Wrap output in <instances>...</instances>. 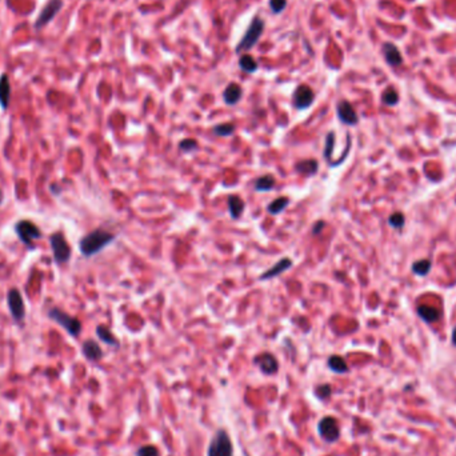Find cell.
Segmentation results:
<instances>
[{"label":"cell","mask_w":456,"mask_h":456,"mask_svg":"<svg viewBox=\"0 0 456 456\" xmlns=\"http://www.w3.org/2000/svg\"><path fill=\"white\" fill-rule=\"evenodd\" d=\"M115 240V235L106 230L97 228L92 232L87 233L79 242V250L82 255L86 257H91L104 250L108 244Z\"/></svg>","instance_id":"1"},{"label":"cell","mask_w":456,"mask_h":456,"mask_svg":"<svg viewBox=\"0 0 456 456\" xmlns=\"http://www.w3.org/2000/svg\"><path fill=\"white\" fill-rule=\"evenodd\" d=\"M263 31L264 20L260 19V17H255L251 22L250 27L247 28L244 36L242 37V40H240L239 44L236 46V52H246V51L252 50L253 47L257 44V42H259L260 36L263 35Z\"/></svg>","instance_id":"2"},{"label":"cell","mask_w":456,"mask_h":456,"mask_svg":"<svg viewBox=\"0 0 456 456\" xmlns=\"http://www.w3.org/2000/svg\"><path fill=\"white\" fill-rule=\"evenodd\" d=\"M207 456H233L232 440L226 430H217L211 440Z\"/></svg>","instance_id":"3"},{"label":"cell","mask_w":456,"mask_h":456,"mask_svg":"<svg viewBox=\"0 0 456 456\" xmlns=\"http://www.w3.org/2000/svg\"><path fill=\"white\" fill-rule=\"evenodd\" d=\"M15 233L17 235L20 242L26 244L27 247H30V248H33L35 247L33 243L42 237V231L31 220H19L15 224Z\"/></svg>","instance_id":"4"},{"label":"cell","mask_w":456,"mask_h":456,"mask_svg":"<svg viewBox=\"0 0 456 456\" xmlns=\"http://www.w3.org/2000/svg\"><path fill=\"white\" fill-rule=\"evenodd\" d=\"M48 316H50V319L55 320L59 326L63 327L71 336H77L82 332V323H80V320L71 316V315H68V313L64 312L60 308H51L48 311Z\"/></svg>","instance_id":"5"},{"label":"cell","mask_w":456,"mask_h":456,"mask_svg":"<svg viewBox=\"0 0 456 456\" xmlns=\"http://www.w3.org/2000/svg\"><path fill=\"white\" fill-rule=\"evenodd\" d=\"M51 248L53 252V259L59 264L67 263L71 257V247L67 243L66 237L62 232H55L50 236Z\"/></svg>","instance_id":"6"},{"label":"cell","mask_w":456,"mask_h":456,"mask_svg":"<svg viewBox=\"0 0 456 456\" xmlns=\"http://www.w3.org/2000/svg\"><path fill=\"white\" fill-rule=\"evenodd\" d=\"M318 432L327 443H335L340 438V427L338 420L332 417H324L318 423Z\"/></svg>","instance_id":"7"},{"label":"cell","mask_w":456,"mask_h":456,"mask_svg":"<svg viewBox=\"0 0 456 456\" xmlns=\"http://www.w3.org/2000/svg\"><path fill=\"white\" fill-rule=\"evenodd\" d=\"M7 303H8V308H10L12 319L17 323L23 322L24 316H26V306H24L23 296H22V293L17 288H12V290L8 291Z\"/></svg>","instance_id":"8"},{"label":"cell","mask_w":456,"mask_h":456,"mask_svg":"<svg viewBox=\"0 0 456 456\" xmlns=\"http://www.w3.org/2000/svg\"><path fill=\"white\" fill-rule=\"evenodd\" d=\"M315 100V93L311 90V87L302 84L295 90L292 95V103L296 110H307L312 106Z\"/></svg>","instance_id":"9"},{"label":"cell","mask_w":456,"mask_h":456,"mask_svg":"<svg viewBox=\"0 0 456 456\" xmlns=\"http://www.w3.org/2000/svg\"><path fill=\"white\" fill-rule=\"evenodd\" d=\"M336 112L340 122L347 124V126H356L358 122H359L356 111H355L352 104L350 102H347V100H340L336 106Z\"/></svg>","instance_id":"10"},{"label":"cell","mask_w":456,"mask_h":456,"mask_svg":"<svg viewBox=\"0 0 456 456\" xmlns=\"http://www.w3.org/2000/svg\"><path fill=\"white\" fill-rule=\"evenodd\" d=\"M62 6H63V2H62V0H50V2L47 3V6L43 8V11H42V13L39 15V17H37L35 27H36V28H40V27L47 26V24L50 23L51 20L59 13Z\"/></svg>","instance_id":"11"},{"label":"cell","mask_w":456,"mask_h":456,"mask_svg":"<svg viewBox=\"0 0 456 456\" xmlns=\"http://www.w3.org/2000/svg\"><path fill=\"white\" fill-rule=\"evenodd\" d=\"M253 362H255V364L259 367L260 371L263 373H266V375H273V373H276L277 370H279L277 359L270 352L259 353V355L255 358Z\"/></svg>","instance_id":"12"},{"label":"cell","mask_w":456,"mask_h":456,"mask_svg":"<svg viewBox=\"0 0 456 456\" xmlns=\"http://www.w3.org/2000/svg\"><path fill=\"white\" fill-rule=\"evenodd\" d=\"M292 264H293L292 260H291L290 257H282V259L277 260L276 263L273 264L271 268H268L266 272L262 273V275L259 276V279L260 280H268V279H272V277L279 276V275H282L283 272H286L288 268H291V267H292Z\"/></svg>","instance_id":"13"},{"label":"cell","mask_w":456,"mask_h":456,"mask_svg":"<svg viewBox=\"0 0 456 456\" xmlns=\"http://www.w3.org/2000/svg\"><path fill=\"white\" fill-rule=\"evenodd\" d=\"M82 351H83V355L91 362H97L103 358V351L100 348L99 344L92 339L86 340L82 347Z\"/></svg>","instance_id":"14"},{"label":"cell","mask_w":456,"mask_h":456,"mask_svg":"<svg viewBox=\"0 0 456 456\" xmlns=\"http://www.w3.org/2000/svg\"><path fill=\"white\" fill-rule=\"evenodd\" d=\"M242 95H243V90L242 87L237 83H231L226 87V90L223 92V99L226 102V104L228 106H235V104L239 103V100L242 99Z\"/></svg>","instance_id":"15"},{"label":"cell","mask_w":456,"mask_h":456,"mask_svg":"<svg viewBox=\"0 0 456 456\" xmlns=\"http://www.w3.org/2000/svg\"><path fill=\"white\" fill-rule=\"evenodd\" d=\"M383 53L384 57H386V62L390 64V66L398 67L403 63V57L400 55L398 47L393 46L392 43H384Z\"/></svg>","instance_id":"16"},{"label":"cell","mask_w":456,"mask_h":456,"mask_svg":"<svg viewBox=\"0 0 456 456\" xmlns=\"http://www.w3.org/2000/svg\"><path fill=\"white\" fill-rule=\"evenodd\" d=\"M295 170L296 172H299L300 175H304V176H312L319 171V162L316 159H306L298 162L296 166H295Z\"/></svg>","instance_id":"17"},{"label":"cell","mask_w":456,"mask_h":456,"mask_svg":"<svg viewBox=\"0 0 456 456\" xmlns=\"http://www.w3.org/2000/svg\"><path fill=\"white\" fill-rule=\"evenodd\" d=\"M244 208H246V204H244V200L242 199L237 195H230L228 196V211H230V215L233 220L239 219L244 212Z\"/></svg>","instance_id":"18"},{"label":"cell","mask_w":456,"mask_h":456,"mask_svg":"<svg viewBox=\"0 0 456 456\" xmlns=\"http://www.w3.org/2000/svg\"><path fill=\"white\" fill-rule=\"evenodd\" d=\"M418 315L422 320H424L426 323H435L440 319V311L438 308L432 306H428V304H423V306L418 307Z\"/></svg>","instance_id":"19"},{"label":"cell","mask_w":456,"mask_h":456,"mask_svg":"<svg viewBox=\"0 0 456 456\" xmlns=\"http://www.w3.org/2000/svg\"><path fill=\"white\" fill-rule=\"evenodd\" d=\"M275 184H276L275 177L272 175H270V173H266L264 176H260L255 180L253 188L257 192H268V191H271L275 187Z\"/></svg>","instance_id":"20"},{"label":"cell","mask_w":456,"mask_h":456,"mask_svg":"<svg viewBox=\"0 0 456 456\" xmlns=\"http://www.w3.org/2000/svg\"><path fill=\"white\" fill-rule=\"evenodd\" d=\"M10 96H11V87L10 82H8V77L6 75H2L0 77V107L6 110L8 104H10Z\"/></svg>","instance_id":"21"},{"label":"cell","mask_w":456,"mask_h":456,"mask_svg":"<svg viewBox=\"0 0 456 456\" xmlns=\"http://www.w3.org/2000/svg\"><path fill=\"white\" fill-rule=\"evenodd\" d=\"M328 368L335 373H347L350 371L348 364L340 355H332L328 359Z\"/></svg>","instance_id":"22"},{"label":"cell","mask_w":456,"mask_h":456,"mask_svg":"<svg viewBox=\"0 0 456 456\" xmlns=\"http://www.w3.org/2000/svg\"><path fill=\"white\" fill-rule=\"evenodd\" d=\"M288 204H290V199H288V197L284 196L276 197V199L272 200V202L267 206V211H268V213H271V215L275 216V215H279L280 212H283L287 207H288Z\"/></svg>","instance_id":"23"},{"label":"cell","mask_w":456,"mask_h":456,"mask_svg":"<svg viewBox=\"0 0 456 456\" xmlns=\"http://www.w3.org/2000/svg\"><path fill=\"white\" fill-rule=\"evenodd\" d=\"M96 335L103 343L108 344V346H113V347H117L119 346V342L115 336H113V333L111 332L107 327L104 326H97L96 327Z\"/></svg>","instance_id":"24"},{"label":"cell","mask_w":456,"mask_h":456,"mask_svg":"<svg viewBox=\"0 0 456 456\" xmlns=\"http://www.w3.org/2000/svg\"><path fill=\"white\" fill-rule=\"evenodd\" d=\"M431 268H432V263H431V260L428 259L418 260V262H415V263L412 264V267H411L412 272L415 273V275H418V276H426V275H428Z\"/></svg>","instance_id":"25"},{"label":"cell","mask_w":456,"mask_h":456,"mask_svg":"<svg viewBox=\"0 0 456 456\" xmlns=\"http://www.w3.org/2000/svg\"><path fill=\"white\" fill-rule=\"evenodd\" d=\"M239 67L244 72H248V73H253L257 71V63L256 60L253 59V56L251 55H243V56L239 59Z\"/></svg>","instance_id":"26"},{"label":"cell","mask_w":456,"mask_h":456,"mask_svg":"<svg viewBox=\"0 0 456 456\" xmlns=\"http://www.w3.org/2000/svg\"><path fill=\"white\" fill-rule=\"evenodd\" d=\"M235 124L232 123H223V124H217L212 128V132L217 136H222V137H226V136H230L235 132Z\"/></svg>","instance_id":"27"},{"label":"cell","mask_w":456,"mask_h":456,"mask_svg":"<svg viewBox=\"0 0 456 456\" xmlns=\"http://www.w3.org/2000/svg\"><path fill=\"white\" fill-rule=\"evenodd\" d=\"M382 102H383L386 106H395L399 102V95L393 88H388L383 92V96H382Z\"/></svg>","instance_id":"28"},{"label":"cell","mask_w":456,"mask_h":456,"mask_svg":"<svg viewBox=\"0 0 456 456\" xmlns=\"http://www.w3.org/2000/svg\"><path fill=\"white\" fill-rule=\"evenodd\" d=\"M404 223H406V217L402 212H393L390 217H388V224L393 228H396V230H400V228H403Z\"/></svg>","instance_id":"29"},{"label":"cell","mask_w":456,"mask_h":456,"mask_svg":"<svg viewBox=\"0 0 456 456\" xmlns=\"http://www.w3.org/2000/svg\"><path fill=\"white\" fill-rule=\"evenodd\" d=\"M332 393V387L330 384H320L315 388V396L320 400H327Z\"/></svg>","instance_id":"30"},{"label":"cell","mask_w":456,"mask_h":456,"mask_svg":"<svg viewBox=\"0 0 456 456\" xmlns=\"http://www.w3.org/2000/svg\"><path fill=\"white\" fill-rule=\"evenodd\" d=\"M197 147H199V144H197V142L195 139H183L179 143L180 150L187 153L197 150Z\"/></svg>","instance_id":"31"},{"label":"cell","mask_w":456,"mask_h":456,"mask_svg":"<svg viewBox=\"0 0 456 456\" xmlns=\"http://www.w3.org/2000/svg\"><path fill=\"white\" fill-rule=\"evenodd\" d=\"M136 456H160L159 450L156 448V446H152V444H148V446H142L137 450Z\"/></svg>","instance_id":"32"},{"label":"cell","mask_w":456,"mask_h":456,"mask_svg":"<svg viewBox=\"0 0 456 456\" xmlns=\"http://www.w3.org/2000/svg\"><path fill=\"white\" fill-rule=\"evenodd\" d=\"M287 7V0H270V8L272 13H282Z\"/></svg>","instance_id":"33"},{"label":"cell","mask_w":456,"mask_h":456,"mask_svg":"<svg viewBox=\"0 0 456 456\" xmlns=\"http://www.w3.org/2000/svg\"><path fill=\"white\" fill-rule=\"evenodd\" d=\"M333 139H335V135L333 132H330L327 135L326 137V150H324V157H326L328 162H331V152H332V147H333Z\"/></svg>","instance_id":"34"},{"label":"cell","mask_w":456,"mask_h":456,"mask_svg":"<svg viewBox=\"0 0 456 456\" xmlns=\"http://www.w3.org/2000/svg\"><path fill=\"white\" fill-rule=\"evenodd\" d=\"M324 226H326V223H324L323 220H319V222H316V223L313 224V226H312V233H313V235H319V233L322 232V231H323Z\"/></svg>","instance_id":"35"},{"label":"cell","mask_w":456,"mask_h":456,"mask_svg":"<svg viewBox=\"0 0 456 456\" xmlns=\"http://www.w3.org/2000/svg\"><path fill=\"white\" fill-rule=\"evenodd\" d=\"M451 342H452L453 346L456 347V327H455V328H453V331H452V336H451Z\"/></svg>","instance_id":"36"},{"label":"cell","mask_w":456,"mask_h":456,"mask_svg":"<svg viewBox=\"0 0 456 456\" xmlns=\"http://www.w3.org/2000/svg\"><path fill=\"white\" fill-rule=\"evenodd\" d=\"M2 202H3V192L0 190V204H2Z\"/></svg>","instance_id":"37"}]
</instances>
